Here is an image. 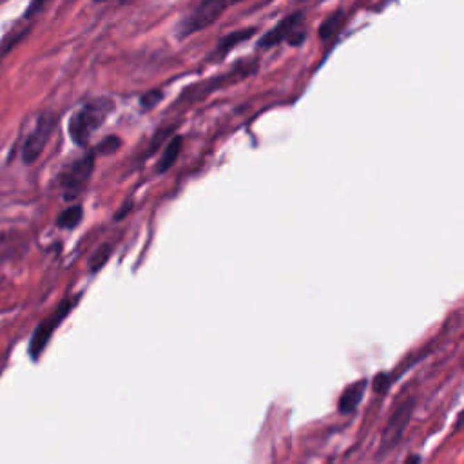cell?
<instances>
[{
  "label": "cell",
  "mask_w": 464,
  "mask_h": 464,
  "mask_svg": "<svg viewBox=\"0 0 464 464\" xmlns=\"http://www.w3.org/2000/svg\"><path fill=\"white\" fill-rule=\"evenodd\" d=\"M113 111V102L107 98H97L88 104H83L70 120V138L73 140L77 145L86 147L91 140V136L102 127V124L106 122L109 113Z\"/></svg>",
  "instance_id": "6da1fadb"
},
{
  "label": "cell",
  "mask_w": 464,
  "mask_h": 464,
  "mask_svg": "<svg viewBox=\"0 0 464 464\" xmlns=\"http://www.w3.org/2000/svg\"><path fill=\"white\" fill-rule=\"evenodd\" d=\"M80 298H82V294L74 296V298L64 299V301L56 307L55 312L51 314V316H47L46 319H42L40 325L35 328L28 349L29 358H31L33 361H38V359H40V355L44 354V350H46L47 345H49V341L51 337H53V334H55V330L64 323L65 317L70 316L71 310L77 307Z\"/></svg>",
  "instance_id": "7a4b0ae2"
},
{
  "label": "cell",
  "mask_w": 464,
  "mask_h": 464,
  "mask_svg": "<svg viewBox=\"0 0 464 464\" xmlns=\"http://www.w3.org/2000/svg\"><path fill=\"white\" fill-rule=\"evenodd\" d=\"M95 160H97V152L89 151L88 154L80 157L79 160L71 161L70 166L60 173L58 184L65 200L73 202L86 191L93 170H95Z\"/></svg>",
  "instance_id": "3957f363"
},
{
  "label": "cell",
  "mask_w": 464,
  "mask_h": 464,
  "mask_svg": "<svg viewBox=\"0 0 464 464\" xmlns=\"http://www.w3.org/2000/svg\"><path fill=\"white\" fill-rule=\"evenodd\" d=\"M225 10L227 4H223V2H214V0L200 2L185 19L179 20L178 28H176L178 37L185 38L189 37V35H193V33L202 31V29H205L207 26H211L212 22H216L218 17Z\"/></svg>",
  "instance_id": "277c9868"
},
{
  "label": "cell",
  "mask_w": 464,
  "mask_h": 464,
  "mask_svg": "<svg viewBox=\"0 0 464 464\" xmlns=\"http://www.w3.org/2000/svg\"><path fill=\"white\" fill-rule=\"evenodd\" d=\"M303 20L305 17L301 11L289 15L287 19L276 24L267 35H263L262 40L257 42V46L262 47V49H267V47L278 46V44H281L283 40L290 42V46H299L305 38Z\"/></svg>",
  "instance_id": "5b68a950"
},
{
  "label": "cell",
  "mask_w": 464,
  "mask_h": 464,
  "mask_svg": "<svg viewBox=\"0 0 464 464\" xmlns=\"http://www.w3.org/2000/svg\"><path fill=\"white\" fill-rule=\"evenodd\" d=\"M56 127V116L51 113H44L38 118L37 125L33 129V133L29 134L26 142L22 145V161L26 166H33L35 161L40 158V154L46 149L47 142L53 136V131Z\"/></svg>",
  "instance_id": "8992f818"
},
{
  "label": "cell",
  "mask_w": 464,
  "mask_h": 464,
  "mask_svg": "<svg viewBox=\"0 0 464 464\" xmlns=\"http://www.w3.org/2000/svg\"><path fill=\"white\" fill-rule=\"evenodd\" d=\"M414 408H415V399H406L405 403H401L399 408L395 410L394 414L390 415L385 430H383L381 450H379V454H383V451H390L392 448L401 441V437L405 435L406 428H408L410 419H412V414H414Z\"/></svg>",
  "instance_id": "52a82bcc"
},
{
  "label": "cell",
  "mask_w": 464,
  "mask_h": 464,
  "mask_svg": "<svg viewBox=\"0 0 464 464\" xmlns=\"http://www.w3.org/2000/svg\"><path fill=\"white\" fill-rule=\"evenodd\" d=\"M368 381L367 379H359V381L352 383L343 390L341 394L339 401H337V410H339V414L349 415L354 414L358 406L361 405V401L365 397V392H367Z\"/></svg>",
  "instance_id": "ba28073f"
},
{
  "label": "cell",
  "mask_w": 464,
  "mask_h": 464,
  "mask_svg": "<svg viewBox=\"0 0 464 464\" xmlns=\"http://www.w3.org/2000/svg\"><path fill=\"white\" fill-rule=\"evenodd\" d=\"M182 143H184V138H182V136H175V138L167 143L163 152H161L160 163H158L157 167L158 175H163L166 170H169L170 167L175 166L176 158L179 157V151H182Z\"/></svg>",
  "instance_id": "9c48e42d"
},
{
  "label": "cell",
  "mask_w": 464,
  "mask_h": 464,
  "mask_svg": "<svg viewBox=\"0 0 464 464\" xmlns=\"http://www.w3.org/2000/svg\"><path fill=\"white\" fill-rule=\"evenodd\" d=\"M83 220V207L82 205H71V207L64 209L56 218V225L60 229H77Z\"/></svg>",
  "instance_id": "30bf717a"
},
{
  "label": "cell",
  "mask_w": 464,
  "mask_h": 464,
  "mask_svg": "<svg viewBox=\"0 0 464 464\" xmlns=\"http://www.w3.org/2000/svg\"><path fill=\"white\" fill-rule=\"evenodd\" d=\"M254 31H256V29H254V28H247V29H243V31L229 33V35H227L225 38H221V40L218 42L216 53H214V55H212V56H223V55H225V53H229V51L232 49V47H234L236 44H239V42H243V40H247V38L253 37Z\"/></svg>",
  "instance_id": "8fae6325"
},
{
  "label": "cell",
  "mask_w": 464,
  "mask_h": 464,
  "mask_svg": "<svg viewBox=\"0 0 464 464\" xmlns=\"http://www.w3.org/2000/svg\"><path fill=\"white\" fill-rule=\"evenodd\" d=\"M343 20H345V13H343V11L332 13L330 17L321 24V28H319V38H321V40H330V38L341 29Z\"/></svg>",
  "instance_id": "7c38bea8"
},
{
  "label": "cell",
  "mask_w": 464,
  "mask_h": 464,
  "mask_svg": "<svg viewBox=\"0 0 464 464\" xmlns=\"http://www.w3.org/2000/svg\"><path fill=\"white\" fill-rule=\"evenodd\" d=\"M111 256H113V247H111L109 243L100 245V247L93 253L91 259H89V272H91V274H97L98 271H102V269L107 265V262L111 259Z\"/></svg>",
  "instance_id": "4fadbf2b"
},
{
  "label": "cell",
  "mask_w": 464,
  "mask_h": 464,
  "mask_svg": "<svg viewBox=\"0 0 464 464\" xmlns=\"http://www.w3.org/2000/svg\"><path fill=\"white\" fill-rule=\"evenodd\" d=\"M120 138H116V136H107L106 140H102L100 145H98L97 149H95V152H102V154H113V152H116V149L120 147Z\"/></svg>",
  "instance_id": "5bb4252c"
},
{
  "label": "cell",
  "mask_w": 464,
  "mask_h": 464,
  "mask_svg": "<svg viewBox=\"0 0 464 464\" xmlns=\"http://www.w3.org/2000/svg\"><path fill=\"white\" fill-rule=\"evenodd\" d=\"M388 386H390V376H388V374L379 372L376 377H374L372 388H374V392H376V394H383V392H385Z\"/></svg>",
  "instance_id": "9a60e30c"
},
{
  "label": "cell",
  "mask_w": 464,
  "mask_h": 464,
  "mask_svg": "<svg viewBox=\"0 0 464 464\" xmlns=\"http://www.w3.org/2000/svg\"><path fill=\"white\" fill-rule=\"evenodd\" d=\"M161 97H163V93L158 91V89H154V91H149L145 97H142V107L143 109H151V107L157 106L158 100H161Z\"/></svg>",
  "instance_id": "2e32d148"
},
{
  "label": "cell",
  "mask_w": 464,
  "mask_h": 464,
  "mask_svg": "<svg viewBox=\"0 0 464 464\" xmlns=\"http://www.w3.org/2000/svg\"><path fill=\"white\" fill-rule=\"evenodd\" d=\"M403 464H421V457H419V455H408V457H406L405 459V463Z\"/></svg>",
  "instance_id": "e0dca14e"
},
{
  "label": "cell",
  "mask_w": 464,
  "mask_h": 464,
  "mask_svg": "<svg viewBox=\"0 0 464 464\" xmlns=\"http://www.w3.org/2000/svg\"><path fill=\"white\" fill-rule=\"evenodd\" d=\"M464 424V412H463V415H461V419L459 421H457V423H455V428H461Z\"/></svg>",
  "instance_id": "ac0fdd59"
}]
</instances>
